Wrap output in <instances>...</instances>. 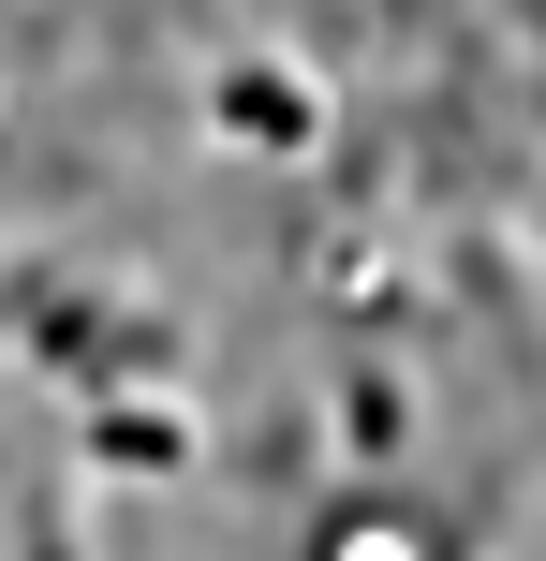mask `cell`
I'll use <instances>...</instances> for the list:
<instances>
[{"instance_id":"obj_1","label":"cell","mask_w":546,"mask_h":561,"mask_svg":"<svg viewBox=\"0 0 546 561\" xmlns=\"http://www.w3.org/2000/svg\"><path fill=\"white\" fill-rule=\"evenodd\" d=\"M252 75V0H0V178L89 163Z\"/></svg>"}]
</instances>
